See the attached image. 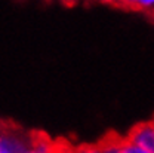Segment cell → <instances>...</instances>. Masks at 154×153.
Listing matches in <instances>:
<instances>
[{
	"label": "cell",
	"mask_w": 154,
	"mask_h": 153,
	"mask_svg": "<svg viewBox=\"0 0 154 153\" xmlns=\"http://www.w3.org/2000/svg\"><path fill=\"white\" fill-rule=\"evenodd\" d=\"M74 150H76V153H102L101 147L98 144L96 146H82V147H77Z\"/></svg>",
	"instance_id": "5"
},
{
	"label": "cell",
	"mask_w": 154,
	"mask_h": 153,
	"mask_svg": "<svg viewBox=\"0 0 154 153\" xmlns=\"http://www.w3.org/2000/svg\"><path fill=\"white\" fill-rule=\"evenodd\" d=\"M0 153H9V152H6V150H0Z\"/></svg>",
	"instance_id": "7"
},
{
	"label": "cell",
	"mask_w": 154,
	"mask_h": 153,
	"mask_svg": "<svg viewBox=\"0 0 154 153\" xmlns=\"http://www.w3.org/2000/svg\"><path fill=\"white\" fill-rule=\"evenodd\" d=\"M119 153H147L145 150L136 147L134 144H131L126 138H120V143H119Z\"/></svg>",
	"instance_id": "3"
},
{
	"label": "cell",
	"mask_w": 154,
	"mask_h": 153,
	"mask_svg": "<svg viewBox=\"0 0 154 153\" xmlns=\"http://www.w3.org/2000/svg\"><path fill=\"white\" fill-rule=\"evenodd\" d=\"M0 140H2V131H0Z\"/></svg>",
	"instance_id": "10"
},
{
	"label": "cell",
	"mask_w": 154,
	"mask_h": 153,
	"mask_svg": "<svg viewBox=\"0 0 154 153\" xmlns=\"http://www.w3.org/2000/svg\"><path fill=\"white\" fill-rule=\"evenodd\" d=\"M119 143H120V138H105L98 146L101 147L102 153H119Z\"/></svg>",
	"instance_id": "2"
},
{
	"label": "cell",
	"mask_w": 154,
	"mask_h": 153,
	"mask_svg": "<svg viewBox=\"0 0 154 153\" xmlns=\"http://www.w3.org/2000/svg\"><path fill=\"white\" fill-rule=\"evenodd\" d=\"M52 153H57V152H55V146H54V152H52Z\"/></svg>",
	"instance_id": "9"
},
{
	"label": "cell",
	"mask_w": 154,
	"mask_h": 153,
	"mask_svg": "<svg viewBox=\"0 0 154 153\" xmlns=\"http://www.w3.org/2000/svg\"><path fill=\"white\" fill-rule=\"evenodd\" d=\"M134 6H136V9L154 11V0H139V2H135Z\"/></svg>",
	"instance_id": "4"
},
{
	"label": "cell",
	"mask_w": 154,
	"mask_h": 153,
	"mask_svg": "<svg viewBox=\"0 0 154 153\" xmlns=\"http://www.w3.org/2000/svg\"><path fill=\"white\" fill-rule=\"evenodd\" d=\"M27 153H36V152H33V150H31V149H30V150H28V152Z\"/></svg>",
	"instance_id": "8"
},
{
	"label": "cell",
	"mask_w": 154,
	"mask_h": 153,
	"mask_svg": "<svg viewBox=\"0 0 154 153\" xmlns=\"http://www.w3.org/2000/svg\"><path fill=\"white\" fill-rule=\"evenodd\" d=\"M55 152L57 153H76V150L74 149H70V147H65V146H55Z\"/></svg>",
	"instance_id": "6"
},
{
	"label": "cell",
	"mask_w": 154,
	"mask_h": 153,
	"mask_svg": "<svg viewBox=\"0 0 154 153\" xmlns=\"http://www.w3.org/2000/svg\"><path fill=\"white\" fill-rule=\"evenodd\" d=\"M126 140L136 147L145 150L147 153H154V126L151 122L139 123L129 132Z\"/></svg>",
	"instance_id": "1"
},
{
	"label": "cell",
	"mask_w": 154,
	"mask_h": 153,
	"mask_svg": "<svg viewBox=\"0 0 154 153\" xmlns=\"http://www.w3.org/2000/svg\"><path fill=\"white\" fill-rule=\"evenodd\" d=\"M151 123H153V126H154V119H153V122H151Z\"/></svg>",
	"instance_id": "11"
}]
</instances>
